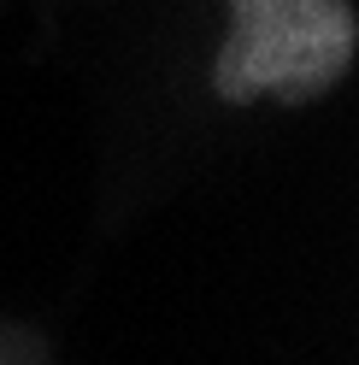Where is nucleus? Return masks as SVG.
Wrapping results in <instances>:
<instances>
[{
    "mask_svg": "<svg viewBox=\"0 0 359 365\" xmlns=\"http://www.w3.org/2000/svg\"><path fill=\"white\" fill-rule=\"evenodd\" d=\"M353 0H230V36L218 48L212 88L230 106H306L353 71Z\"/></svg>",
    "mask_w": 359,
    "mask_h": 365,
    "instance_id": "f257e3e1",
    "label": "nucleus"
}]
</instances>
